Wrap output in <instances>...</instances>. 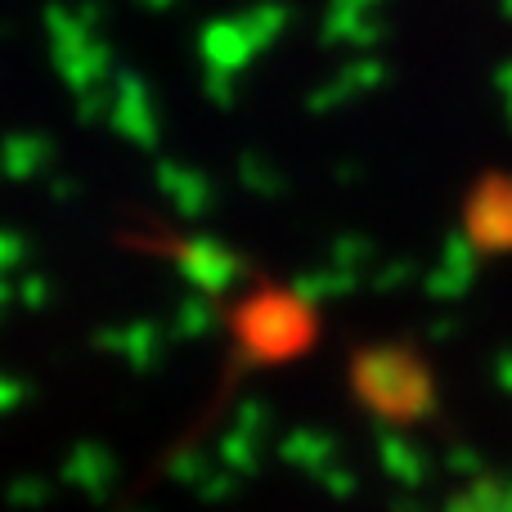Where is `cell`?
Wrapping results in <instances>:
<instances>
[{"label":"cell","mask_w":512,"mask_h":512,"mask_svg":"<svg viewBox=\"0 0 512 512\" xmlns=\"http://www.w3.org/2000/svg\"><path fill=\"white\" fill-rule=\"evenodd\" d=\"M239 180H243V189H248V194H261V198H274L283 189V176L265 158H243L239 162Z\"/></svg>","instance_id":"obj_20"},{"label":"cell","mask_w":512,"mask_h":512,"mask_svg":"<svg viewBox=\"0 0 512 512\" xmlns=\"http://www.w3.org/2000/svg\"><path fill=\"white\" fill-rule=\"evenodd\" d=\"M382 63H351V68L342 72V77L337 81H328L324 90H315V95H310V113H324V108H337V104H346V99H360L364 90H373L382 81Z\"/></svg>","instance_id":"obj_17"},{"label":"cell","mask_w":512,"mask_h":512,"mask_svg":"<svg viewBox=\"0 0 512 512\" xmlns=\"http://www.w3.org/2000/svg\"><path fill=\"white\" fill-rule=\"evenodd\" d=\"M495 373H499V387L512 391V351L504 355V360H499V369H495Z\"/></svg>","instance_id":"obj_30"},{"label":"cell","mask_w":512,"mask_h":512,"mask_svg":"<svg viewBox=\"0 0 512 512\" xmlns=\"http://www.w3.org/2000/svg\"><path fill=\"white\" fill-rule=\"evenodd\" d=\"M63 486L81 490L90 499H104L117 486V459L99 441H81L77 450L63 459Z\"/></svg>","instance_id":"obj_11"},{"label":"cell","mask_w":512,"mask_h":512,"mask_svg":"<svg viewBox=\"0 0 512 512\" xmlns=\"http://www.w3.org/2000/svg\"><path fill=\"white\" fill-rule=\"evenodd\" d=\"M162 342H167L162 324H131V328H117V333H104V337H99V346L117 351L135 373L158 369V364H162Z\"/></svg>","instance_id":"obj_13"},{"label":"cell","mask_w":512,"mask_h":512,"mask_svg":"<svg viewBox=\"0 0 512 512\" xmlns=\"http://www.w3.org/2000/svg\"><path fill=\"white\" fill-rule=\"evenodd\" d=\"M23 405V387H18L9 373H0V414H9V409Z\"/></svg>","instance_id":"obj_28"},{"label":"cell","mask_w":512,"mask_h":512,"mask_svg":"<svg viewBox=\"0 0 512 512\" xmlns=\"http://www.w3.org/2000/svg\"><path fill=\"white\" fill-rule=\"evenodd\" d=\"M108 126L135 149H158V104L140 72L108 77Z\"/></svg>","instance_id":"obj_6"},{"label":"cell","mask_w":512,"mask_h":512,"mask_svg":"<svg viewBox=\"0 0 512 512\" xmlns=\"http://www.w3.org/2000/svg\"><path fill=\"white\" fill-rule=\"evenodd\" d=\"M45 36H50V59L68 90L90 95L108 86L113 77V50L99 36V9L90 5H50L45 9Z\"/></svg>","instance_id":"obj_3"},{"label":"cell","mask_w":512,"mask_h":512,"mask_svg":"<svg viewBox=\"0 0 512 512\" xmlns=\"http://www.w3.org/2000/svg\"><path fill=\"white\" fill-rule=\"evenodd\" d=\"M176 265L189 292H203V297H221L243 279V256L216 239H185L176 248Z\"/></svg>","instance_id":"obj_7"},{"label":"cell","mask_w":512,"mask_h":512,"mask_svg":"<svg viewBox=\"0 0 512 512\" xmlns=\"http://www.w3.org/2000/svg\"><path fill=\"white\" fill-rule=\"evenodd\" d=\"M445 468H450L454 477H463V481H477V477H486V463H481V454H477V450H450V459H445Z\"/></svg>","instance_id":"obj_24"},{"label":"cell","mask_w":512,"mask_h":512,"mask_svg":"<svg viewBox=\"0 0 512 512\" xmlns=\"http://www.w3.org/2000/svg\"><path fill=\"white\" fill-rule=\"evenodd\" d=\"M23 256H27V243L18 239V234L0 230V279H5L9 270H18V265H23Z\"/></svg>","instance_id":"obj_25"},{"label":"cell","mask_w":512,"mask_h":512,"mask_svg":"<svg viewBox=\"0 0 512 512\" xmlns=\"http://www.w3.org/2000/svg\"><path fill=\"white\" fill-rule=\"evenodd\" d=\"M18 301H23L27 310L50 306V279H36V274H27V279L18 283Z\"/></svg>","instance_id":"obj_26"},{"label":"cell","mask_w":512,"mask_h":512,"mask_svg":"<svg viewBox=\"0 0 512 512\" xmlns=\"http://www.w3.org/2000/svg\"><path fill=\"white\" fill-rule=\"evenodd\" d=\"M198 54H203V68H207V95L216 104H230L234 99V81L256 63V45L248 36V27L239 18H212L198 36Z\"/></svg>","instance_id":"obj_4"},{"label":"cell","mask_w":512,"mask_h":512,"mask_svg":"<svg viewBox=\"0 0 512 512\" xmlns=\"http://www.w3.org/2000/svg\"><path fill=\"white\" fill-rule=\"evenodd\" d=\"M387 0H333L324 14V41L333 45H373L382 36Z\"/></svg>","instance_id":"obj_9"},{"label":"cell","mask_w":512,"mask_h":512,"mask_svg":"<svg viewBox=\"0 0 512 512\" xmlns=\"http://www.w3.org/2000/svg\"><path fill=\"white\" fill-rule=\"evenodd\" d=\"M50 158H54V144L41 140V135H9V140H0V176L18 180V185L41 180Z\"/></svg>","instance_id":"obj_14"},{"label":"cell","mask_w":512,"mask_h":512,"mask_svg":"<svg viewBox=\"0 0 512 512\" xmlns=\"http://www.w3.org/2000/svg\"><path fill=\"white\" fill-rule=\"evenodd\" d=\"M405 279H414V265H409V261H396V265H387V270L378 274V288L391 292L396 283H405Z\"/></svg>","instance_id":"obj_27"},{"label":"cell","mask_w":512,"mask_h":512,"mask_svg":"<svg viewBox=\"0 0 512 512\" xmlns=\"http://www.w3.org/2000/svg\"><path fill=\"white\" fill-rule=\"evenodd\" d=\"M265 436H270V405H265V400H248V405H239L234 423L225 427L221 445H216V463L230 468L234 477H252V472L261 468Z\"/></svg>","instance_id":"obj_8"},{"label":"cell","mask_w":512,"mask_h":512,"mask_svg":"<svg viewBox=\"0 0 512 512\" xmlns=\"http://www.w3.org/2000/svg\"><path fill=\"white\" fill-rule=\"evenodd\" d=\"M499 95H504V108H508V122H512V63L499 68Z\"/></svg>","instance_id":"obj_29"},{"label":"cell","mask_w":512,"mask_h":512,"mask_svg":"<svg viewBox=\"0 0 512 512\" xmlns=\"http://www.w3.org/2000/svg\"><path fill=\"white\" fill-rule=\"evenodd\" d=\"M315 481L328 490V495H337V499H351L355 495V472L346 468V463H333V468H324Z\"/></svg>","instance_id":"obj_23"},{"label":"cell","mask_w":512,"mask_h":512,"mask_svg":"<svg viewBox=\"0 0 512 512\" xmlns=\"http://www.w3.org/2000/svg\"><path fill=\"white\" fill-rule=\"evenodd\" d=\"M279 459L306 472V477H319L324 468L337 463V441L328 432H292L279 441Z\"/></svg>","instance_id":"obj_16"},{"label":"cell","mask_w":512,"mask_h":512,"mask_svg":"<svg viewBox=\"0 0 512 512\" xmlns=\"http://www.w3.org/2000/svg\"><path fill=\"white\" fill-rule=\"evenodd\" d=\"M351 387L382 423H418L436 409V378L405 346H369L351 360Z\"/></svg>","instance_id":"obj_1"},{"label":"cell","mask_w":512,"mask_h":512,"mask_svg":"<svg viewBox=\"0 0 512 512\" xmlns=\"http://www.w3.org/2000/svg\"><path fill=\"white\" fill-rule=\"evenodd\" d=\"M140 5H144V9H153V14H167V9L176 5V0H140Z\"/></svg>","instance_id":"obj_31"},{"label":"cell","mask_w":512,"mask_h":512,"mask_svg":"<svg viewBox=\"0 0 512 512\" xmlns=\"http://www.w3.org/2000/svg\"><path fill=\"white\" fill-rule=\"evenodd\" d=\"M463 239L481 256L512 252V176H486L463 203Z\"/></svg>","instance_id":"obj_5"},{"label":"cell","mask_w":512,"mask_h":512,"mask_svg":"<svg viewBox=\"0 0 512 512\" xmlns=\"http://www.w3.org/2000/svg\"><path fill=\"white\" fill-rule=\"evenodd\" d=\"M239 23L248 27V36H252V45L256 50H270L274 41H279L283 32H288V23H292V14H288V5H279V0H265V5H256L248 9V14H239Z\"/></svg>","instance_id":"obj_19"},{"label":"cell","mask_w":512,"mask_h":512,"mask_svg":"<svg viewBox=\"0 0 512 512\" xmlns=\"http://www.w3.org/2000/svg\"><path fill=\"white\" fill-rule=\"evenodd\" d=\"M5 499H9V508H41L45 499H50V490H45V481L41 477H18V481H9L5 486Z\"/></svg>","instance_id":"obj_22"},{"label":"cell","mask_w":512,"mask_h":512,"mask_svg":"<svg viewBox=\"0 0 512 512\" xmlns=\"http://www.w3.org/2000/svg\"><path fill=\"white\" fill-rule=\"evenodd\" d=\"M158 194L176 207L185 221H198V216L212 212V185H207L203 171L180 167V162H158Z\"/></svg>","instance_id":"obj_12"},{"label":"cell","mask_w":512,"mask_h":512,"mask_svg":"<svg viewBox=\"0 0 512 512\" xmlns=\"http://www.w3.org/2000/svg\"><path fill=\"white\" fill-rule=\"evenodd\" d=\"M391 512H423V504H418V499H396V508Z\"/></svg>","instance_id":"obj_32"},{"label":"cell","mask_w":512,"mask_h":512,"mask_svg":"<svg viewBox=\"0 0 512 512\" xmlns=\"http://www.w3.org/2000/svg\"><path fill=\"white\" fill-rule=\"evenodd\" d=\"M477 256L481 252L463 239V230L450 234V239H445V248H441V256H436V270L427 274V297L459 301L463 292L477 283Z\"/></svg>","instance_id":"obj_10"},{"label":"cell","mask_w":512,"mask_h":512,"mask_svg":"<svg viewBox=\"0 0 512 512\" xmlns=\"http://www.w3.org/2000/svg\"><path fill=\"white\" fill-rule=\"evenodd\" d=\"M378 463H382V472H387L391 481H400L405 490H418L427 481V454L400 432L378 436Z\"/></svg>","instance_id":"obj_15"},{"label":"cell","mask_w":512,"mask_h":512,"mask_svg":"<svg viewBox=\"0 0 512 512\" xmlns=\"http://www.w3.org/2000/svg\"><path fill=\"white\" fill-rule=\"evenodd\" d=\"M5 297H9V288H5V279H0V310H5Z\"/></svg>","instance_id":"obj_33"},{"label":"cell","mask_w":512,"mask_h":512,"mask_svg":"<svg viewBox=\"0 0 512 512\" xmlns=\"http://www.w3.org/2000/svg\"><path fill=\"white\" fill-rule=\"evenodd\" d=\"M216 324H221V315H216V297L189 292V297L176 306V315H171V328H167V333L176 337V342H203V337L212 333Z\"/></svg>","instance_id":"obj_18"},{"label":"cell","mask_w":512,"mask_h":512,"mask_svg":"<svg viewBox=\"0 0 512 512\" xmlns=\"http://www.w3.org/2000/svg\"><path fill=\"white\" fill-rule=\"evenodd\" d=\"M499 9H504V14H508V18H512V0H504V5H499Z\"/></svg>","instance_id":"obj_34"},{"label":"cell","mask_w":512,"mask_h":512,"mask_svg":"<svg viewBox=\"0 0 512 512\" xmlns=\"http://www.w3.org/2000/svg\"><path fill=\"white\" fill-rule=\"evenodd\" d=\"M328 265H333V270H342V274H351V279H360L364 265H369V243L346 234V239L333 243V256H328Z\"/></svg>","instance_id":"obj_21"},{"label":"cell","mask_w":512,"mask_h":512,"mask_svg":"<svg viewBox=\"0 0 512 512\" xmlns=\"http://www.w3.org/2000/svg\"><path fill=\"white\" fill-rule=\"evenodd\" d=\"M234 337H239L243 355L256 364L297 360L315 342V306L301 301L297 292H252L234 310Z\"/></svg>","instance_id":"obj_2"}]
</instances>
